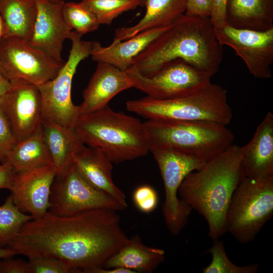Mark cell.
<instances>
[{"label": "cell", "instance_id": "1f68e13d", "mask_svg": "<svg viewBox=\"0 0 273 273\" xmlns=\"http://www.w3.org/2000/svg\"><path fill=\"white\" fill-rule=\"evenodd\" d=\"M132 200L139 210L149 213L157 206L158 197L156 190L152 187L145 185L135 189L133 193Z\"/></svg>", "mask_w": 273, "mask_h": 273}, {"label": "cell", "instance_id": "6da1fadb", "mask_svg": "<svg viewBox=\"0 0 273 273\" xmlns=\"http://www.w3.org/2000/svg\"><path fill=\"white\" fill-rule=\"evenodd\" d=\"M116 212L98 209L62 216L48 211L25 223L7 247L28 258H55L86 273L102 266L128 239Z\"/></svg>", "mask_w": 273, "mask_h": 273}, {"label": "cell", "instance_id": "603a6c76", "mask_svg": "<svg viewBox=\"0 0 273 273\" xmlns=\"http://www.w3.org/2000/svg\"><path fill=\"white\" fill-rule=\"evenodd\" d=\"M187 0H145L146 12L135 24L116 29L114 39L123 41L148 30L171 25L185 13Z\"/></svg>", "mask_w": 273, "mask_h": 273}, {"label": "cell", "instance_id": "5bb4252c", "mask_svg": "<svg viewBox=\"0 0 273 273\" xmlns=\"http://www.w3.org/2000/svg\"><path fill=\"white\" fill-rule=\"evenodd\" d=\"M11 84L10 89L0 99V107L18 142L41 128L42 101L37 86L23 80Z\"/></svg>", "mask_w": 273, "mask_h": 273}, {"label": "cell", "instance_id": "ba28073f", "mask_svg": "<svg viewBox=\"0 0 273 273\" xmlns=\"http://www.w3.org/2000/svg\"><path fill=\"white\" fill-rule=\"evenodd\" d=\"M81 37L71 31L69 39L72 46L67 62L53 79L38 86L42 101V122L73 128L80 115L79 105L72 101V82L78 65L90 56L93 47V41L82 40Z\"/></svg>", "mask_w": 273, "mask_h": 273}, {"label": "cell", "instance_id": "d590c367", "mask_svg": "<svg viewBox=\"0 0 273 273\" xmlns=\"http://www.w3.org/2000/svg\"><path fill=\"white\" fill-rule=\"evenodd\" d=\"M228 0H212V10L210 17L214 29L222 27L226 23V7Z\"/></svg>", "mask_w": 273, "mask_h": 273}, {"label": "cell", "instance_id": "ffe728a7", "mask_svg": "<svg viewBox=\"0 0 273 273\" xmlns=\"http://www.w3.org/2000/svg\"><path fill=\"white\" fill-rule=\"evenodd\" d=\"M170 25L144 31L123 41L114 39L107 47L94 41L92 58L97 62L109 63L125 71L130 68L133 59Z\"/></svg>", "mask_w": 273, "mask_h": 273}, {"label": "cell", "instance_id": "f1b7e54d", "mask_svg": "<svg viewBox=\"0 0 273 273\" xmlns=\"http://www.w3.org/2000/svg\"><path fill=\"white\" fill-rule=\"evenodd\" d=\"M94 14L100 25H110L122 13L140 6L138 0H81Z\"/></svg>", "mask_w": 273, "mask_h": 273}, {"label": "cell", "instance_id": "4dcf8cb0", "mask_svg": "<svg viewBox=\"0 0 273 273\" xmlns=\"http://www.w3.org/2000/svg\"><path fill=\"white\" fill-rule=\"evenodd\" d=\"M29 273H76L63 261L51 257L28 258Z\"/></svg>", "mask_w": 273, "mask_h": 273}, {"label": "cell", "instance_id": "83f0119b", "mask_svg": "<svg viewBox=\"0 0 273 273\" xmlns=\"http://www.w3.org/2000/svg\"><path fill=\"white\" fill-rule=\"evenodd\" d=\"M63 15L68 26L81 36L97 30L100 25L94 14L81 1L65 2Z\"/></svg>", "mask_w": 273, "mask_h": 273}, {"label": "cell", "instance_id": "7c38bea8", "mask_svg": "<svg viewBox=\"0 0 273 273\" xmlns=\"http://www.w3.org/2000/svg\"><path fill=\"white\" fill-rule=\"evenodd\" d=\"M125 71L133 87L157 99L187 96L211 82V77L181 59L168 62L151 76L143 75L132 69Z\"/></svg>", "mask_w": 273, "mask_h": 273}, {"label": "cell", "instance_id": "ab89813d", "mask_svg": "<svg viewBox=\"0 0 273 273\" xmlns=\"http://www.w3.org/2000/svg\"><path fill=\"white\" fill-rule=\"evenodd\" d=\"M16 252L8 247L0 248V259L3 258L12 257L16 255Z\"/></svg>", "mask_w": 273, "mask_h": 273}, {"label": "cell", "instance_id": "d4e9b609", "mask_svg": "<svg viewBox=\"0 0 273 273\" xmlns=\"http://www.w3.org/2000/svg\"><path fill=\"white\" fill-rule=\"evenodd\" d=\"M35 0H0L2 37H18L28 42L36 20Z\"/></svg>", "mask_w": 273, "mask_h": 273}, {"label": "cell", "instance_id": "8d00e7d4", "mask_svg": "<svg viewBox=\"0 0 273 273\" xmlns=\"http://www.w3.org/2000/svg\"><path fill=\"white\" fill-rule=\"evenodd\" d=\"M15 173L14 169L8 163L0 164V189L10 190Z\"/></svg>", "mask_w": 273, "mask_h": 273}, {"label": "cell", "instance_id": "e575fe53", "mask_svg": "<svg viewBox=\"0 0 273 273\" xmlns=\"http://www.w3.org/2000/svg\"><path fill=\"white\" fill-rule=\"evenodd\" d=\"M0 273H29L28 261L12 257L1 259Z\"/></svg>", "mask_w": 273, "mask_h": 273}, {"label": "cell", "instance_id": "8992f818", "mask_svg": "<svg viewBox=\"0 0 273 273\" xmlns=\"http://www.w3.org/2000/svg\"><path fill=\"white\" fill-rule=\"evenodd\" d=\"M126 107L128 111L148 120L208 121L226 125L233 116L226 90L212 82L187 96L171 99L147 96L129 100Z\"/></svg>", "mask_w": 273, "mask_h": 273}, {"label": "cell", "instance_id": "ac0fdd59", "mask_svg": "<svg viewBox=\"0 0 273 273\" xmlns=\"http://www.w3.org/2000/svg\"><path fill=\"white\" fill-rule=\"evenodd\" d=\"M73 163L91 186L127 207L124 193L112 179L113 162L101 149L83 145L75 154Z\"/></svg>", "mask_w": 273, "mask_h": 273}, {"label": "cell", "instance_id": "b9f144b4", "mask_svg": "<svg viewBox=\"0 0 273 273\" xmlns=\"http://www.w3.org/2000/svg\"><path fill=\"white\" fill-rule=\"evenodd\" d=\"M2 23H1V17H0V40L2 38Z\"/></svg>", "mask_w": 273, "mask_h": 273}, {"label": "cell", "instance_id": "52a82bcc", "mask_svg": "<svg viewBox=\"0 0 273 273\" xmlns=\"http://www.w3.org/2000/svg\"><path fill=\"white\" fill-rule=\"evenodd\" d=\"M273 214V175L244 177L232 196L225 230L239 242L252 241Z\"/></svg>", "mask_w": 273, "mask_h": 273}, {"label": "cell", "instance_id": "f546056e", "mask_svg": "<svg viewBox=\"0 0 273 273\" xmlns=\"http://www.w3.org/2000/svg\"><path fill=\"white\" fill-rule=\"evenodd\" d=\"M207 253L211 254L212 260L203 269L204 273H255L259 268L257 263L239 266L232 262L226 254L223 242L218 239L213 240Z\"/></svg>", "mask_w": 273, "mask_h": 273}, {"label": "cell", "instance_id": "d6a6232c", "mask_svg": "<svg viewBox=\"0 0 273 273\" xmlns=\"http://www.w3.org/2000/svg\"><path fill=\"white\" fill-rule=\"evenodd\" d=\"M17 142L0 107V163H4Z\"/></svg>", "mask_w": 273, "mask_h": 273}, {"label": "cell", "instance_id": "3957f363", "mask_svg": "<svg viewBox=\"0 0 273 273\" xmlns=\"http://www.w3.org/2000/svg\"><path fill=\"white\" fill-rule=\"evenodd\" d=\"M244 177L240 147L233 144L190 173L179 188L180 198L206 220L213 240L226 232L228 206Z\"/></svg>", "mask_w": 273, "mask_h": 273}, {"label": "cell", "instance_id": "836d02e7", "mask_svg": "<svg viewBox=\"0 0 273 273\" xmlns=\"http://www.w3.org/2000/svg\"><path fill=\"white\" fill-rule=\"evenodd\" d=\"M212 0H187L185 14L189 16L210 17Z\"/></svg>", "mask_w": 273, "mask_h": 273}, {"label": "cell", "instance_id": "9c48e42d", "mask_svg": "<svg viewBox=\"0 0 273 273\" xmlns=\"http://www.w3.org/2000/svg\"><path fill=\"white\" fill-rule=\"evenodd\" d=\"M163 180L165 199L162 213L166 226L173 236L186 226L192 208L178 197L179 188L191 172L201 168L204 162L198 158L171 149H158L152 154Z\"/></svg>", "mask_w": 273, "mask_h": 273}, {"label": "cell", "instance_id": "9a60e30c", "mask_svg": "<svg viewBox=\"0 0 273 273\" xmlns=\"http://www.w3.org/2000/svg\"><path fill=\"white\" fill-rule=\"evenodd\" d=\"M56 176L53 165L15 172L10 191L15 205L38 218L49 211L52 184Z\"/></svg>", "mask_w": 273, "mask_h": 273}, {"label": "cell", "instance_id": "44dd1931", "mask_svg": "<svg viewBox=\"0 0 273 273\" xmlns=\"http://www.w3.org/2000/svg\"><path fill=\"white\" fill-rule=\"evenodd\" d=\"M163 249L148 246L135 235L104 263L102 267H122L134 272H152L164 260Z\"/></svg>", "mask_w": 273, "mask_h": 273}, {"label": "cell", "instance_id": "60d3db41", "mask_svg": "<svg viewBox=\"0 0 273 273\" xmlns=\"http://www.w3.org/2000/svg\"><path fill=\"white\" fill-rule=\"evenodd\" d=\"M138 1L139 3L140 6L144 7L145 0H138Z\"/></svg>", "mask_w": 273, "mask_h": 273}, {"label": "cell", "instance_id": "2e32d148", "mask_svg": "<svg viewBox=\"0 0 273 273\" xmlns=\"http://www.w3.org/2000/svg\"><path fill=\"white\" fill-rule=\"evenodd\" d=\"M37 15L30 45L40 49L60 62L64 40L70 38L72 29L65 22L63 0H35Z\"/></svg>", "mask_w": 273, "mask_h": 273}, {"label": "cell", "instance_id": "cb8c5ba5", "mask_svg": "<svg viewBox=\"0 0 273 273\" xmlns=\"http://www.w3.org/2000/svg\"><path fill=\"white\" fill-rule=\"evenodd\" d=\"M225 18L226 24L237 28H273V0H228Z\"/></svg>", "mask_w": 273, "mask_h": 273}, {"label": "cell", "instance_id": "484cf974", "mask_svg": "<svg viewBox=\"0 0 273 273\" xmlns=\"http://www.w3.org/2000/svg\"><path fill=\"white\" fill-rule=\"evenodd\" d=\"M5 162L10 164L15 172L53 165L43 140L42 126L35 134L17 142Z\"/></svg>", "mask_w": 273, "mask_h": 273}, {"label": "cell", "instance_id": "4fadbf2b", "mask_svg": "<svg viewBox=\"0 0 273 273\" xmlns=\"http://www.w3.org/2000/svg\"><path fill=\"white\" fill-rule=\"evenodd\" d=\"M222 46L232 48L244 62L249 73L260 79L271 76L273 63V28L265 31L240 29L228 24L214 29Z\"/></svg>", "mask_w": 273, "mask_h": 273}, {"label": "cell", "instance_id": "4316f807", "mask_svg": "<svg viewBox=\"0 0 273 273\" xmlns=\"http://www.w3.org/2000/svg\"><path fill=\"white\" fill-rule=\"evenodd\" d=\"M33 219L14 203L10 195L0 206V248L7 247L16 237L23 225Z\"/></svg>", "mask_w": 273, "mask_h": 273}, {"label": "cell", "instance_id": "7402d4cb", "mask_svg": "<svg viewBox=\"0 0 273 273\" xmlns=\"http://www.w3.org/2000/svg\"><path fill=\"white\" fill-rule=\"evenodd\" d=\"M42 131L56 176L60 175L73 165L75 154L84 144L74 128L53 122H42Z\"/></svg>", "mask_w": 273, "mask_h": 273}, {"label": "cell", "instance_id": "e0dca14e", "mask_svg": "<svg viewBox=\"0 0 273 273\" xmlns=\"http://www.w3.org/2000/svg\"><path fill=\"white\" fill-rule=\"evenodd\" d=\"M97 63L96 69L83 92V101L79 105L80 115L108 105L117 95L133 87L126 71L109 63Z\"/></svg>", "mask_w": 273, "mask_h": 273}, {"label": "cell", "instance_id": "5b68a950", "mask_svg": "<svg viewBox=\"0 0 273 273\" xmlns=\"http://www.w3.org/2000/svg\"><path fill=\"white\" fill-rule=\"evenodd\" d=\"M149 151L168 149L207 162L233 144L226 125L208 121L148 120L143 123Z\"/></svg>", "mask_w": 273, "mask_h": 273}, {"label": "cell", "instance_id": "f35d334b", "mask_svg": "<svg viewBox=\"0 0 273 273\" xmlns=\"http://www.w3.org/2000/svg\"><path fill=\"white\" fill-rule=\"evenodd\" d=\"M11 83L0 72V99L10 89Z\"/></svg>", "mask_w": 273, "mask_h": 273}, {"label": "cell", "instance_id": "74e56055", "mask_svg": "<svg viewBox=\"0 0 273 273\" xmlns=\"http://www.w3.org/2000/svg\"><path fill=\"white\" fill-rule=\"evenodd\" d=\"M86 273H135L134 271L122 267L104 268L98 266L89 269Z\"/></svg>", "mask_w": 273, "mask_h": 273}, {"label": "cell", "instance_id": "8fae6325", "mask_svg": "<svg viewBox=\"0 0 273 273\" xmlns=\"http://www.w3.org/2000/svg\"><path fill=\"white\" fill-rule=\"evenodd\" d=\"M98 209L117 211L125 208L113 197L87 183L74 163L63 173L56 176L51 190L49 212L66 216Z\"/></svg>", "mask_w": 273, "mask_h": 273}, {"label": "cell", "instance_id": "d6986e66", "mask_svg": "<svg viewBox=\"0 0 273 273\" xmlns=\"http://www.w3.org/2000/svg\"><path fill=\"white\" fill-rule=\"evenodd\" d=\"M245 177L259 178L273 175V114L269 112L246 145L240 147Z\"/></svg>", "mask_w": 273, "mask_h": 273}, {"label": "cell", "instance_id": "7a4b0ae2", "mask_svg": "<svg viewBox=\"0 0 273 273\" xmlns=\"http://www.w3.org/2000/svg\"><path fill=\"white\" fill-rule=\"evenodd\" d=\"M223 55L210 18L184 14L133 59L129 69L151 76L168 62L181 59L212 77Z\"/></svg>", "mask_w": 273, "mask_h": 273}, {"label": "cell", "instance_id": "277c9868", "mask_svg": "<svg viewBox=\"0 0 273 273\" xmlns=\"http://www.w3.org/2000/svg\"><path fill=\"white\" fill-rule=\"evenodd\" d=\"M73 128L84 145L101 149L114 163L134 160L150 151L143 123L108 105L80 115Z\"/></svg>", "mask_w": 273, "mask_h": 273}, {"label": "cell", "instance_id": "30bf717a", "mask_svg": "<svg viewBox=\"0 0 273 273\" xmlns=\"http://www.w3.org/2000/svg\"><path fill=\"white\" fill-rule=\"evenodd\" d=\"M64 63L21 38L0 40V72L11 83L23 80L38 86L53 79Z\"/></svg>", "mask_w": 273, "mask_h": 273}]
</instances>
